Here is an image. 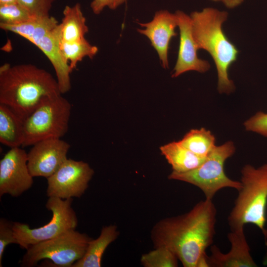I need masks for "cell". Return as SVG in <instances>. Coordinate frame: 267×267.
I'll list each match as a JSON object with an SVG mask.
<instances>
[{
    "label": "cell",
    "instance_id": "obj_1",
    "mask_svg": "<svg viewBox=\"0 0 267 267\" xmlns=\"http://www.w3.org/2000/svg\"><path fill=\"white\" fill-rule=\"evenodd\" d=\"M216 216L212 200L205 199L186 213L161 219L151 231L154 248H168L184 267H208L206 250L213 243Z\"/></svg>",
    "mask_w": 267,
    "mask_h": 267
},
{
    "label": "cell",
    "instance_id": "obj_2",
    "mask_svg": "<svg viewBox=\"0 0 267 267\" xmlns=\"http://www.w3.org/2000/svg\"><path fill=\"white\" fill-rule=\"evenodd\" d=\"M59 94L57 80L44 69L31 64L0 67V104L24 121L44 98Z\"/></svg>",
    "mask_w": 267,
    "mask_h": 267
},
{
    "label": "cell",
    "instance_id": "obj_3",
    "mask_svg": "<svg viewBox=\"0 0 267 267\" xmlns=\"http://www.w3.org/2000/svg\"><path fill=\"white\" fill-rule=\"evenodd\" d=\"M193 38L199 49L207 51L216 65L218 74L217 89L221 94H229L235 89L228 76V70L237 58L239 51L224 33L222 25L228 13L207 7L190 14Z\"/></svg>",
    "mask_w": 267,
    "mask_h": 267
},
{
    "label": "cell",
    "instance_id": "obj_4",
    "mask_svg": "<svg viewBox=\"0 0 267 267\" xmlns=\"http://www.w3.org/2000/svg\"><path fill=\"white\" fill-rule=\"evenodd\" d=\"M242 187L228 217L231 230L247 223L257 226L267 238V163L258 168L247 164L241 171Z\"/></svg>",
    "mask_w": 267,
    "mask_h": 267
},
{
    "label": "cell",
    "instance_id": "obj_5",
    "mask_svg": "<svg viewBox=\"0 0 267 267\" xmlns=\"http://www.w3.org/2000/svg\"><path fill=\"white\" fill-rule=\"evenodd\" d=\"M235 152V147L232 141L215 145L199 167L185 173L172 171L168 178L189 183L198 187L206 199L209 200H212L216 193L224 188H234L238 191L242 187L241 182L230 179L224 171L225 162Z\"/></svg>",
    "mask_w": 267,
    "mask_h": 267
},
{
    "label": "cell",
    "instance_id": "obj_6",
    "mask_svg": "<svg viewBox=\"0 0 267 267\" xmlns=\"http://www.w3.org/2000/svg\"><path fill=\"white\" fill-rule=\"evenodd\" d=\"M71 110L70 103L61 94L44 98L24 121L22 146L44 139L60 138L68 131Z\"/></svg>",
    "mask_w": 267,
    "mask_h": 267
},
{
    "label": "cell",
    "instance_id": "obj_7",
    "mask_svg": "<svg viewBox=\"0 0 267 267\" xmlns=\"http://www.w3.org/2000/svg\"><path fill=\"white\" fill-rule=\"evenodd\" d=\"M92 239L76 229L30 246L21 260L22 267H31L43 259H48L47 267H71L85 255Z\"/></svg>",
    "mask_w": 267,
    "mask_h": 267
},
{
    "label": "cell",
    "instance_id": "obj_8",
    "mask_svg": "<svg viewBox=\"0 0 267 267\" xmlns=\"http://www.w3.org/2000/svg\"><path fill=\"white\" fill-rule=\"evenodd\" d=\"M72 201L73 198L48 197L45 207L51 211L52 216L49 222L41 227L31 228L27 224L13 222V229L18 245L27 250L33 245L76 229L78 221L71 206Z\"/></svg>",
    "mask_w": 267,
    "mask_h": 267
},
{
    "label": "cell",
    "instance_id": "obj_9",
    "mask_svg": "<svg viewBox=\"0 0 267 267\" xmlns=\"http://www.w3.org/2000/svg\"><path fill=\"white\" fill-rule=\"evenodd\" d=\"M94 174L86 162L67 159L59 169L47 178L46 195L62 199L81 197Z\"/></svg>",
    "mask_w": 267,
    "mask_h": 267
},
{
    "label": "cell",
    "instance_id": "obj_10",
    "mask_svg": "<svg viewBox=\"0 0 267 267\" xmlns=\"http://www.w3.org/2000/svg\"><path fill=\"white\" fill-rule=\"evenodd\" d=\"M27 153L19 147L11 148L0 161V197H18L29 189L33 177L28 164Z\"/></svg>",
    "mask_w": 267,
    "mask_h": 267
},
{
    "label": "cell",
    "instance_id": "obj_11",
    "mask_svg": "<svg viewBox=\"0 0 267 267\" xmlns=\"http://www.w3.org/2000/svg\"><path fill=\"white\" fill-rule=\"evenodd\" d=\"M70 144L61 138L40 141L27 153V164L33 177L47 178L53 174L67 159Z\"/></svg>",
    "mask_w": 267,
    "mask_h": 267
},
{
    "label": "cell",
    "instance_id": "obj_12",
    "mask_svg": "<svg viewBox=\"0 0 267 267\" xmlns=\"http://www.w3.org/2000/svg\"><path fill=\"white\" fill-rule=\"evenodd\" d=\"M175 13L179 30V44L178 58L172 77L176 78L190 71L201 73L206 72L210 69V64L208 61L198 56L199 49L192 34L190 16L179 10Z\"/></svg>",
    "mask_w": 267,
    "mask_h": 267
},
{
    "label": "cell",
    "instance_id": "obj_13",
    "mask_svg": "<svg viewBox=\"0 0 267 267\" xmlns=\"http://www.w3.org/2000/svg\"><path fill=\"white\" fill-rule=\"evenodd\" d=\"M59 24L55 27L43 28L28 41L36 45L50 62L55 70L60 91L63 94L71 89L72 71L61 53Z\"/></svg>",
    "mask_w": 267,
    "mask_h": 267
},
{
    "label": "cell",
    "instance_id": "obj_14",
    "mask_svg": "<svg viewBox=\"0 0 267 267\" xmlns=\"http://www.w3.org/2000/svg\"><path fill=\"white\" fill-rule=\"evenodd\" d=\"M137 23L144 29H137L140 34L146 36L155 49L164 69L169 68L168 50L171 39L177 35L175 29L178 26L175 13L167 10L157 11L153 19L147 23Z\"/></svg>",
    "mask_w": 267,
    "mask_h": 267
},
{
    "label": "cell",
    "instance_id": "obj_15",
    "mask_svg": "<svg viewBox=\"0 0 267 267\" xmlns=\"http://www.w3.org/2000/svg\"><path fill=\"white\" fill-rule=\"evenodd\" d=\"M244 227L231 229L227 238L231 244L229 251L222 253L216 245L211 246V255L207 256L208 267H256Z\"/></svg>",
    "mask_w": 267,
    "mask_h": 267
},
{
    "label": "cell",
    "instance_id": "obj_16",
    "mask_svg": "<svg viewBox=\"0 0 267 267\" xmlns=\"http://www.w3.org/2000/svg\"><path fill=\"white\" fill-rule=\"evenodd\" d=\"M120 234L118 227L114 224L103 226L99 236L91 239L84 256L71 267H100L102 258L108 246L114 242Z\"/></svg>",
    "mask_w": 267,
    "mask_h": 267
},
{
    "label": "cell",
    "instance_id": "obj_17",
    "mask_svg": "<svg viewBox=\"0 0 267 267\" xmlns=\"http://www.w3.org/2000/svg\"><path fill=\"white\" fill-rule=\"evenodd\" d=\"M63 17L59 24L60 42H70L85 39L89 32L86 19L81 4L66 5L63 11Z\"/></svg>",
    "mask_w": 267,
    "mask_h": 267
},
{
    "label": "cell",
    "instance_id": "obj_18",
    "mask_svg": "<svg viewBox=\"0 0 267 267\" xmlns=\"http://www.w3.org/2000/svg\"><path fill=\"white\" fill-rule=\"evenodd\" d=\"M24 137V120L7 106L0 104V142L9 147H19Z\"/></svg>",
    "mask_w": 267,
    "mask_h": 267
},
{
    "label": "cell",
    "instance_id": "obj_19",
    "mask_svg": "<svg viewBox=\"0 0 267 267\" xmlns=\"http://www.w3.org/2000/svg\"><path fill=\"white\" fill-rule=\"evenodd\" d=\"M161 154L171 165L173 171L185 173L199 167L206 157L194 154L178 141H173L160 148Z\"/></svg>",
    "mask_w": 267,
    "mask_h": 267
},
{
    "label": "cell",
    "instance_id": "obj_20",
    "mask_svg": "<svg viewBox=\"0 0 267 267\" xmlns=\"http://www.w3.org/2000/svg\"><path fill=\"white\" fill-rule=\"evenodd\" d=\"M59 46L62 56L72 72L83 58L92 59L98 51V47L91 44L86 38L70 42H60Z\"/></svg>",
    "mask_w": 267,
    "mask_h": 267
},
{
    "label": "cell",
    "instance_id": "obj_21",
    "mask_svg": "<svg viewBox=\"0 0 267 267\" xmlns=\"http://www.w3.org/2000/svg\"><path fill=\"white\" fill-rule=\"evenodd\" d=\"M215 135L209 130L202 128L192 129L178 141L194 154L206 157L215 146Z\"/></svg>",
    "mask_w": 267,
    "mask_h": 267
},
{
    "label": "cell",
    "instance_id": "obj_22",
    "mask_svg": "<svg viewBox=\"0 0 267 267\" xmlns=\"http://www.w3.org/2000/svg\"><path fill=\"white\" fill-rule=\"evenodd\" d=\"M178 259L170 249L158 247L142 255L140 263L144 267H177Z\"/></svg>",
    "mask_w": 267,
    "mask_h": 267
},
{
    "label": "cell",
    "instance_id": "obj_23",
    "mask_svg": "<svg viewBox=\"0 0 267 267\" xmlns=\"http://www.w3.org/2000/svg\"><path fill=\"white\" fill-rule=\"evenodd\" d=\"M35 17L19 3L0 5V24H18Z\"/></svg>",
    "mask_w": 267,
    "mask_h": 267
},
{
    "label": "cell",
    "instance_id": "obj_24",
    "mask_svg": "<svg viewBox=\"0 0 267 267\" xmlns=\"http://www.w3.org/2000/svg\"><path fill=\"white\" fill-rule=\"evenodd\" d=\"M18 244L13 229V222L4 218L0 219V267L2 266V259L4 251L10 244Z\"/></svg>",
    "mask_w": 267,
    "mask_h": 267
},
{
    "label": "cell",
    "instance_id": "obj_25",
    "mask_svg": "<svg viewBox=\"0 0 267 267\" xmlns=\"http://www.w3.org/2000/svg\"><path fill=\"white\" fill-rule=\"evenodd\" d=\"M56 0H18L19 2L36 17L49 15V11Z\"/></svg>",
    "mask_w": 267,
    "mask_h": 267
},
{
    "label": "cell",
    "instance_id": "obj_26",
    "mask_svg": "<svg viewBox=\"0 0 267 267\" xmlns=\"http://www.w3.org/2000/svg\"><path fill=\"white\" fill-rule=\"evenodd\" d=\"M245 130L267 137V113L257 112L244 123Z\"/></svg>",
    "mask_w": 267,
    "mask_h": 267
},
{
    "label": "cell",
    "instance_id": "obj_27",
    "mask_svg": "<svg viewBox=\"0 0 267 267\" xmlns=\"http://www.w3.org/2000/svg\"><path fill=\"white\" fill-rule=\"evenodd\" d=\"M127 0H92L90 7L94 14H99L103 9L108 7L111 10H115L119 6L125 3Z\"/></svg>",
    "mask_w": 267,
    "mask_h": 267
},
{
    "label": "cell",
    "instance_id": "obj_28",
    "mask_svg": "<svg viewBox=\"0 0 267 267\" xmlns=\"http://www.w3.org/2000/svg\"><path fill=\"white\" fill-rule=\"evenodd\" d=\"M214 1H220L228 8H234L240 5L244 0H211Z\"/></svg>",
    "mask_w": 267,
    "mask_h": 267
},
{
    "label": "cell",
    "instance_id": "obj_29",
    "mask_svg": "<svg viewBox=\"0 0 267 267\" xmlns=\"http://www.w3.org/2000/svg\"><path fill=\"white\" fill-rule=\"evenodd\" d=\"M18 3H19L18 0H0V5Z\"/></svg>",
    "mask_w": 267,
    "mask_h": 267
},
{
    "label": "cell",
    "instance_id": "obj_30",
    "mask_svg": "<svg viewBox=\"0 0 267 267\" xmlns=\"http://www.w3.org/2000/svg\"><path fill=\"white\" fill-rule=\"evenodd\" d=\"M263 263H264V265L267 266V254L266 257L264 258Z\"/></svg>",
    "mask_w": 267,
    "mask_h": 267
}]
</instances>
